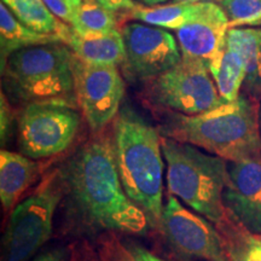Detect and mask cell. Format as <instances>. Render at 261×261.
<instances>
[{
	"mask_svg": "<svg viewBox=\"0 0 261 261\" xmlns=\"http://www.w3.org/2000/svg\"><path fill=\"white\" fill-rule=\"evenodd\" d=\"M228 28L261 27V0H221Z\"/></svg>",
	"mask_w": 261,
	"mask_h": 261,
	"instance_id": "obj_23",
	"label": "cell"
},
{
	"mask_svg": "<svg viewBox=\"0 0 261 261\" xmlns=\"http://www.w3.org/2000/svg\"><path fill=\"white\" fill-rule=\"evenodd\" d=\"M65 2H67L74 10H76L81 5L83 0H65Z\"/></svg>",
	"mask_w": 261,
	"mask_h": 261,
	"instance_id": "obj_32",
	"label": "cell"
},
{
	"mask_svg": "<svg viewBox=\"0 0 261 261\" xmlns=\"http://www.w3.org/2000/svg\"><path fill=\"white\" fill-rule=\"evenodd\" d=\"M65 191L80 220L97 231L143 236L149 218L126 194L117 169L113 135L97 133L62 169Z\"/></svg>",
	"mask_w": 261,
	"mask_h": 261,
	"instance_id": "obj_1",
	"label": "cell"
},
{
	"mask_svg": "<svg viewBox=\"0 0 261 261\" xmlns=\"http://www.w3.org/2000/svg\"><path fill=\"white\" fill-rule=\"evenodd\" d=\"M46 8L50 10L51 14H54L58 19L67 24H71L74 18L75 10L68 4L65 0H42Z\"/></svg>",
	"mask_w": 261,
	"mask_h": 261,
	"instance_id": "obj_26",
	"label": "cell"
},
{
	"mask_svg": "<svg viewBox=\"0 0 261 261\" xmlns=\"http://www.w3.org/2000/svg\"><path fill=\"white\" fill-rule=\"evenodd\" d=\"M74 58L63 42L37 45L14 52L2 65L8 98L22 103H64L77 106Z\"/></svg>",
	"mask_w": 261,
	"mask_h": 261,
	"instance_id": "obj_4",
	"label": "cell"
},
{
	"mask_svg": "<svg viewBox=\"0 0 261 261\" xmlns=\"http://www.w3.org/2000/svg\"><path fill=\"white\" fill-rule=\"evenodd\" d=\"M64 44L71 48L75 56L90 64L119 67L126 61L125 42L119 29L108 34L83 37L71 28Z\"/></svg>",
	"mask_w": 261,
	"mask_h": 261,
	"instance_id": "obj_15",
	"label": "cell"
},
{
	"mask_svg": "<svg viewBox=\"0 0 261 261\" xmlns=\"http://www.w3.org/2000/svg\"><path fill=\"white\" fill-rule=\"evenodd\" d=\"M203 3H172L167 5L142 6L128 12L130 18L163 29L178 31L191 22L201 11Z\"/></svg>",
	"mask_w": 261,
	"mask_h": 261,
	"instance_id": "obj_19",
	"label": "cell"
},
{
	"mask_svg": "<svg viewBox=\"0 0 261 261\" xmlns=\"http://www.w3.org/2000/svg\"><path fill=\"white\" fill-rule=\"evenodd\" d=\"M257 121H259V128L261 135V100L257 102Z\"/></svg>",
	"mask_w": 261,
	"mask_h": 261,
	"instance_id": "obj_33",
	"label": "cell"
},
{
	"mask_svg": "<svg viewBox=\"0 0 261 261\" xmlns=\"http://www.w3.org/2000/svg\"><path fill=\"white\" fill-rule=\"evenodd\" d=\"M65 192L61 168L45 175L10 213L3 236L2 261H29L52 236L54 218Z\"/></svg>",
	"mask_w": 261,
	"mask_h": 261,
	"instance_id": "obj_6",
	"label": "cell"
},
{
	"mask_svg": "<svg viewBox=\"0 0 261 261\" xmlns=\"http://www.w3.org/2000/svg\"><path fill=\"white\" fill-rule=\"evenodd\" d=\"M108 254L115 257L117 261H171L156 255L148 248L133 241H126L123 243L114 241L110 244Z\"/></svg>",
	"mask_w": 261,
	"mask_h": 261,
	"instance_id": "obj_24",
	"label": "cell"
},
{
	"mask_svg": "<svg viewBox=\"0 0 261 261\" xmlns=\"http://www.w3.org/2000/svg\"><path fill=\"white\" fill-rule=\"evenodd\" d=\"M63 42L58 34L39 33L19 22L15 15L6 8L4 3L0 4V46H2V65L12 54L24 47L37 45ZM64 44V42H63Z\"/></svg>",
	"mask_w": 261,
	"mask_h": 261,
	"instance_id": "obj_17",
	"label": "cell"
},
{
	"mask_svg": "<svg viewBox=\"0 0 261 261\" xmlns=\"http://www.w3.org/2000/svg\"><path fill=\"white\" fill-rule=\"evenodd\" d=\"M226 42L241 55L246 65V80L241 93L257 103L261 100V27L230 28Z\"/></svg>",
	"mask_w": 261,
	"mask_h": 261,
	"instance_id": "obj_16",
	"label": "cell"
},
{
	"mask_svg": "<svg viewBox=\"0 0 261 261\" xmlns=\"http://www.w3.org/2000/svg\"><path fill=\"white\" fill-rule=\"evenodd\" d=\"M161 113L159 130L163 137L191 144L227 162L261 152L257 103L242 93L234 102L197 115Z\"/></svg>",
	"mask_w": 261,
	"mask_h": 261,
	"instance_id": "obj_2",
	"label": "cell"
},
{
	"mask_svg": "<svg viewBox=\"0 0 261 261\" xmlns=\"http://www.w3.org/2000/svg\"><path fill=\"white\" fill-rule=\"evenodd\" d=\"M71 261H96L93 259V256L89 255L86 253H74L73 256H71Z\"/></svg>",
	"mask_w": 261,
	"mask_h": 261,
	"instance_id": "obj_30",
	"label": "cell"
},
{
	"mask_svg": "<svg viewBox=\"0 0 261 261\" xmlns=\"http://www.w3.org/2000/svg\"><path fill=\"white\" fill-rule=\"evenodd\" d=\"M71 256H73V252L70 250V248L61 246L37 254L29 261H71Z\"/></svg>",
	"mask_w": 261,
	"mask_h": 261,
	"instance_id": "obj_27",
	"label": "cell"
},
{
	"mask_svg": "<svg viewBox=\"0 0 261 261\" xmlns=\"http://www.w3.org/2000/svg\"><path fill=\"white\" fill-rule=\"evenodd\" d=\"M135 2L142 6H158L168 2V0H135Z\"/></svg>",
	"mask_w": 261,
	"mask_h": 261,
	"instance_id": "obj_29",
	"label": "cell"
},
{
	"mask_svg": "<svg viewBox=\"0 0 261 261\" xmlns=\"http://www.w3.org/2000/svg\"><path fill=\"white\" fill-rule=\"evenodd\" d=\"M15 17L27 27L39 33L58 34L64 39L71 31L69 24L58 19L42 0H2Z\"/></svg>",
	"mask_w": 261,
	"mask_h": 261,
	"instance_id": "obj_20",
	"label": "cell"
},
{
	"mask_svg": "<svg viewBox=\"0 0 261 261\" xmlns=\"http://www.w3.org/2000/svg\"><path fill=\"white\" fill-rule=\"evenodd\" d=\"M215 226L228 261H261V234L247 230L228 215Z\"/></svg>",
	"mask_w": 261,
	"mask_h": 261,
	"instance_id": "obj_21",
	"label": "cell"
},
{
	"mask_svg": "<svg viewBox=\"0 0 261 261\" xmlns=\"http://www.w3.org/2000/svg\"><path fill=\"white\" fill-rule=\"evenodd\" d=\"M113 143L126 194L160 228L163 212V158L159 128L136 110L123 107L113 121Z\"/></svg>",
	"mask_w": 261,
	"mask_h": 261,
	"instance_id": "obj_3",
	"label": "cell"
},
{
	"mask_svg": "<svg viewBox=\"0 0 261 261\" xmlns=\"http://www.w3.org/2000/svg\"><path fill=\"white\" fill-rule=\"evenodd\" d=\"M0 110H2V145L5 146L14 136L15 132V122L17 123V116H16L15 109L10 103L9 98L6 97L4 92H2L0 98Z\"/></svg>",
	"mask_w": 261,
	"mask_h": 261,
	"instance_id": "obj_25",
	"label": "cell"
},
{
	"mask_svg": "<svg viewBox=\"0 0 261 261\" xmlns=\"http://www.w3.org/2000/svg\"><path fill=\"white\" fill-rule=\"evenodd\" d=\"M106 259H107L106 261H117V260L115 259V257H113L112 255H110V254H108V253H107V257H106Z\"/></svg>",
	"mask_w": 261,
	"mask_h": 261,
	"instance_id": "obj_34",
	"label": "cell"
},
{
	"mask_svg": "<svg viewBox=\"0 0 261 261\" xmlns=\"http://www.w3.org/2000/svg\"><path fill=\"white\" fill-rule=\"evenodd\" d=\"M208 68L220 97L226 103L237 100L242 92L247 74L241 55L228 47L226 42L223 50L208 62Z\"/></svg>",
	"mask_w": 261,
	"mask_h": 261,
	"instance_id": "obj_18",
	"label": "cell"
},
{
	"mask_svg": "<svg viewBox=\"0 0 261 261\" xmlns=\"http://www.w3.org/2000/svg\"><path fill=\"white\" fill-rule=\"evenodd\" d=\"M75 94L84 119L94 133L106 130L121 108L126 85L119 67L74 58Z\"/></svg>",
	"mask_w": 261,
	"mask_h": 261,
	"instance_id": "obj_9",
	"label": "cell"
},
{
	"mask_svg": "<svg viewBox=\"0 0 261 261\" xmlns=\"http://www.w3.org/2000/svg\"><path fill=\"white\" fill-rule=\"evenodd\" d=\"M41 163L21 152L0 151V201L3 211L11 213L23 195L41 175Z\"/></svg>",
	"mask_w": 261,
	"mask_h": 261,
	"instance_id": "obj_14",
	"label": "cell"
},
{
	"mask_svg": "<svg viewBox=\"0 0 261 261\" xmlns=\"http://www.w3.org/2000/svg\"><path fill=\"white\" fill-rule=\"evenodd\" d=\"M77 107L64 103H29L17 114V148L22 155L40 161L63 154L80 132Z\"/></svg>",
	"mask_w": 261,
	"mask_h": 261,
	"instance_id": "obj_8",
	"label": "cell"
},
{
	"mask_svg": "<svg viewBox=\"0 0 261 261\" xmlns=\"http://www.w3.org/2000/svg\"><path fill=\"white\" fill-rule=\"evenodd\" d=\"M168 194L214 225L226 218L223 195L228 180L227 161L168 137L161 139Z\"/></svg>",
	"mask_w": 261,
	"mask_h": 261,
	"instance_id": "obj_5",
	"label": "cell"
},
{
	"mask_svg": "<svg viewBox=\"0 0 261 261\" xmlns=\"http://www.w3.org/2000/svg\"><path fill=\"white\" fill-rule=\"evenodd\" d=\"M160 230L169 247L182 259L228 261L217 226L188 210L175 196L169 195L163 205Z\"/></svg>",
	"mask_w": 261,
	"mask_h": 261,
	"instance_id": "obj_10",
	"label": "cell"
},
{
	"mask_svg": "<svg viewBox=\"0 0 261 261\" xmlns=\"http://www.w3.org/2000/svg\"><path fill=\"white\" fill-rule=\"evenodd\" d=\"M173 3H190V4H194V3H204V2H221V0H172Z\"/></svg>",
	"mask_w": 261,
	"mask_h": 261,
	"instance_id": "obj_31",
	"label": "cell"
},
{
	"mask_svg": "<svg viewBox=\"0 0 261 261\" xmlns=\"http://www.w3.org/2000/svg\"><path fill=\"white\" fill-rule=\"evenodd\" d=\"M143 97L160 112L197 115L226 103L218 92L208 62L182 57L171 69L145 81Z\"/></svg>",
	"mask_w": 261,
	"mask_h": 261,
	"instance_id": "obj_7",
	"label": "cell"
},
{
	"mask_svg": "<svg viewBox=\"0 0 261 261\" xmlns=\"http://www.w3.org/2000/svg\"><path fill=\"white\" fill-rule=\"evenodd\" d=\"M223 201L226 214L247 230L261 234V152L227 162Z\"/></svg>",
	"mask_w": 261,
	"mask_h": 261,
	"instance_id": "obj_12",
	"label": "cell"
},
{
	"mask_svg": "<svg viewBox=\"0 0 261 261\" xmlns=\"http://www.w3.org/2000/svg\"><path fill=\"white\" fill-rule=\"evenodd\" d=\"M96 2L114 12H130L139 6V4H137L135 0H96Z\"/></svg>",
	"mask_w": 261,
	"mask_h": 261,
	"instance_id": "obj_28",
	"label": "cell"
},
{
	"mask_svg": "<svg viewBox=\"0 0 261 261\" xmlns=\"http://www.w3.org/2000/svg\"><path fill=\"white\" fill-rule=\"evenodd\" d=\"M119 15L98 4L96 0H83L75 10L70 27L76 34L83 37L102 35L117 31Z\"/></svg>",
	"mask_w": 261,
	"mask_h": 261,
	"instance_id": "obj_22",
	"label": "cell"
},
{
	"mask_svg": "<svg viewBox=\"0 0 261 261\" xmlns=\"http://www.w3.org/2000/svg\"><path fill=\"white\" fill-rule=\"evenodd\" d=\"M228 17L221 5L204 2L198 15L175 31L182 57L210 62L226 45Z\"/></svg>",
	"mask_w": 261,
	"mask_h": 261,
	"instance_id": "obj_13",
	"label": "cell"
},
{
	"mask_svg": "<svg viewBox=\"0 0 261 261\" xmlns=\"http://www.w3.org/2000/svg\"><path fill=\"white\" fill-rule=\"evenodd\" d=\"M121 34L126 48L122 67L130 79L145 83L181 61L177 38L167 29L133 22L122 25Z\"/></svg>",
	"mask_w": 261,
	"mask_h": 261,
	"instance_id": "obj_11",
	"label": "cell"
}]
</instances>
